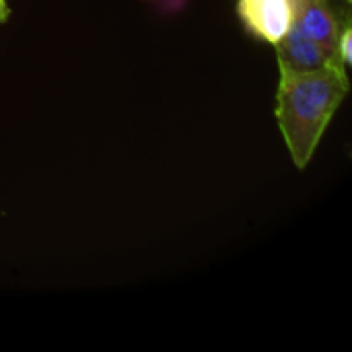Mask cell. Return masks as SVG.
Segmentation results:
<instances>
[{
    "mask_svg": "<svg viewBox=\"0 0 352 352\" xmlns=\"http://www.w3.org/2000/svg\"><path fill=\"white\" fill-rule=\"evenodd\" d=\"M336 54L340 58V62L344 66H349L352 62V29L351 25H344V29L340 31L338 43H336Z\"/></svg>",
    "mask_w": 352,
    "mask_h": 352,
    "instance_id": "obj_5",
    "label": "cell"
},
{
    "mask_svg": "<svg viewBox=\"0 0 352 352\" xmlns=\"http://www.w3.org/2000/svg\"><path fill=\"white\" fill-rule=\"evenodd\" d=\"M346 66L293 72L280 70L276 91V122L293 163L305 169L330 126L340 103L349 95Z\"/></svg>",
    "mask_w": 352,
    "mask_h": 352,
    "instance_id": "obj_1",
    "label": "cell"
},
{
    "mask_svg": "<svg viewBox=\"0 0 352 352\" xmlns=\"http://www.w3.org/2000/svg\"><path fill=\"white\" fill-rule=\"evenodd\" d=\"M295 25L311 39L336 50L340 31L349 23H342L330 0H297Z\"/></svg>",
    "mask_w": 352,
    "mask_h": 352,
    "instance_id": "obj_4",
    "label": "cell"
},
{
    "mask_svg": "<svg viewBox=\"0 0 352 352\" xmlns=\"http://www.w3.org/2000/svg\"><path fill=\"white\" fill-rule=\"evenodd\" d=\"M278 68L293 70V72H307V70H324L334 66H344L336 54V50L326 47L324 43L305 35L295 23L289 33L274 43Z\"/></svg>",
    "mask_w": 352,
    "mask_h": 352,
    "instance_id": "obj_2",
    "label": "cell"
},
{
    "mask_svg": "<svg viewBox=\"0 0 352 352\" xmlns=\"http://www.w3.org/2000/svg\"><path fill=\"white\" fill-rule=\"evenodd\" d=\"M8 14V8H6V0H0V21Z\"/></svg>",
    "mask_w": 352,
    "mask_h": 352,
    "instance_id": "obj_7",
    "label": "cell"
},
{
    "mask_svg": "<svg viewBox=\"0 0 352 352\" xmlns=\"http://www.w3.org/2000/svg\"><path fill=\"white\" fill-rule=\"evenodd\" d=\"M148 2L161 4V6H163V8H167V10H179V8H184V6H186V2H188V0H148Z\"/></svg>",
    "mask_w": 352,
    "mask_h": 352,
    "instance_id": "obj_6",
    "label": "cell"
},
{
    "mask_svg": "<svg viewBox=\"0 0 352 352\" xmlns=\"http://www.w3.org/2000/svg\"><path fill=\"white\" fill-rule=\"evenodd\" d=\"M297 0H237L245 27L268 43H278L295 23Z\"/></svg>",
    "mask_w": 352,
    "mask_h": 352,
    "instance_id": "obj_3",
    "label": "cell"
}]
</instances>
